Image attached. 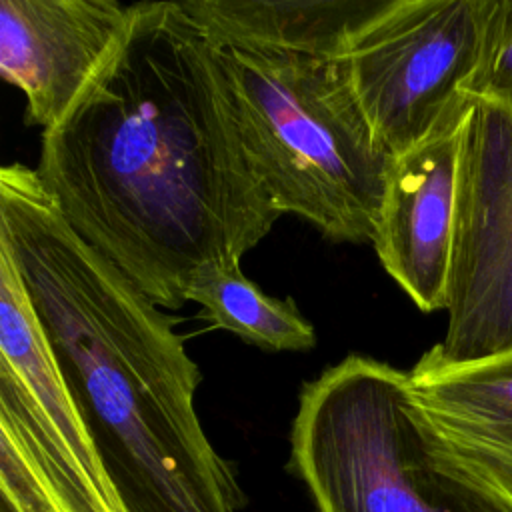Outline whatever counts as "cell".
<instances>
[{
  "mask_svg": "<svg viewBox=\"0 0 512 512\" xmlns=\"http://www.w3.org/2000/svg\"><path fill=\"white\" fill-rule=\"evenodd\" d=\"M36 174L70 228L160 308L206 264H240L282 216L246 154L210 32L188 2L134 4Z\"/></svg>",
  "mask_w": 512,
  "mask_h": 512,
  "instance_id": "obj_1",
  "label": "cell"
},
{
  "mask_svg": "<svg viewBox=\"0 0 512 512\" xmlns=\"http://www.w3.org/2000/svg\"><path fill=\"white\" fill-rule=\"evenodd\" d=\"M468 110L394 156L378 210L372 238L378 260L422 312L446 310L448 304L458 166Z\"/></svg>",
  "mask_w": 512,
  "mask_h": 512,
  "instance_id": "obj_8",
  "label": "cell"
},
{
  "mask_svg": "<svg viewBox=\"0 0 512 512\" xmlns=\"http://www.w3.org/2000/svg\"><path fill=\"white\" fill-rule=\"evenodd\" d=\"M136 2L2 0L0 72L26 98L24 122L56 128L122 44Z\"/></svg>",
  "mask_w": 512,
  "mask_h": 512,
  "instance_id": "obj_7",
  "label": "cell"
},
{
  "mask_svg": "<svg viewBox=\"0 0 512 512\" xmlns=\"http://www.w3.org/2000/svg\"><path fill=\"white\" fill-rule=\"evenodd\" d=\"M446 314L440 358L512 348V110L484 100L462 132Z\"/></svg>",
  "mask_w": 512,
  "mask_h": 512,
  "instance_id": "obj_6",
  "label": "cell"
},
{
  "mask_svg": "<svg viewBox=\"0 0 512 512\" xmlns=\"http://www.w3.org/2000/svg\"><path fill=\"white\" fill-rule=\"evenodd\" d=\"M0 244L126 512H240L236 472L198 420L202 374L178 320L86 244L20 162L0 170Z\"/></svg>",
  "mask_w": 512,
  "mask_h": 512,
  "instance_id": "obj_2",
  "label": "cell"
},
{
  "mask_svg": "<svg viewBox=\"0 0 512 512\" xmlns=\"http://www.w3.org/2000/svg\"><path fill=\"white\" fill-rule=\"evenodd\" d=\"M0 512H10L8 508H4V506H0Z\"/></svg>",
  "mask_w": 512,
  "mask_h": 512,
  "instance_id": "obj_13",
  "label": "cell"
},
{
  "mask_svg": "<svg viewBox=\"0 0 512 512\" xmlns=\"http://www.w3.org/2000/svg\"><path fill=\"white\" fill-rule=\"evenodd\" d=\"M406 392L442 452L512 506V348L460 362L430 348Z\"/></svg>",
  "mask_w": 512,
  "mask_h": 512,
  "instance_id": "obj_9",
  "label": "cell"
},
{
  "mask_svg": "<svg viewBox=\"0 0 512 512\" xmlns=\"http://www.w3.org/2000/svg\"><path fill=\"white\" fill-rule=\"evenodd\" d=\"M0 506L10 512H126L88 432H62L0 362Z\"/></svg>",
  "mask_w": 512,
  "mask_h": 512,
  "instance_id": "obj_10",
  "label": "cell"
},
{
  "mask_svg": "<svg viewBox=\"0 0 512 512\" xmlns=\"http://www.w3.org/2000/svg\"><path fill=\"white\" fill-rule=\"evenodd\" d=\"M290 446L314 512H512L432 440L406 372L370 356L304 382Z\"/></svg>",
  "mask_w": 512,
  "mask_h": 512,
  "instance_id": "obj_4",
  "label": "cell"
},
{
  "mask_svg": "<svg viewBox=\"0 0 512 512\" xmlns=\"http://www.w3.org/2000/svg\"><path fill=\"white\" fill-rule=\"evenodd\" d=\"M488 0H378L346 34L344 60L392 158L468 110Z\"/></svg>",
  "mask_w": 512,
  "mask_h": 512,
  "instance_id": "obj_5",
  "label": "cell"
},
{
  "mask_svg": "<svg viewBox=\"0 0 512 512\" xmlns=\"http://www.w3.org/2000/svg\"><path fill=\"white\" fill-rule=\"evenodd\" d=\"M212 36L250 164L280 214L372 242L394 158L358 102L348 30L378 0H186Z\"/></svg>",
  "mask_w": 512,
  "mask_h": 512,
  "instance_id": "obj_3",
  "label": "cell"
},
{
  "mask_svg": "<svg viewBox=\"0 0 512 512\" xmlns=\"http://www.w3.org/2000/svg\"><path fill=\"white\" fill-rule=\"evenodd\" d=\"M186 300L196 302L214 326L258 348L304 352L316 344V330L294 300L266 294L244 276L240 264L202 266L190 282Z\"/></svg>",
  "mask_w": 512,
  "mask_h": 512,
  "instance_id": "obj_11",
  "label": "cell"
},
{
  "mask_svg": "<svg viewBox=\"0 0 512 512\" xmlns=\"http://www.w3.org/2000/svg\"><path fill=\"white\" fill-rule=\"evenodd\" d=\"M466 94L512 110V0H488L482 52Z\"/></svg>",
  "mask_w": 512,
  "mask_h": 512,
  "instance_id": "obj_12",
  "label": "cell"
}]
</instances>
